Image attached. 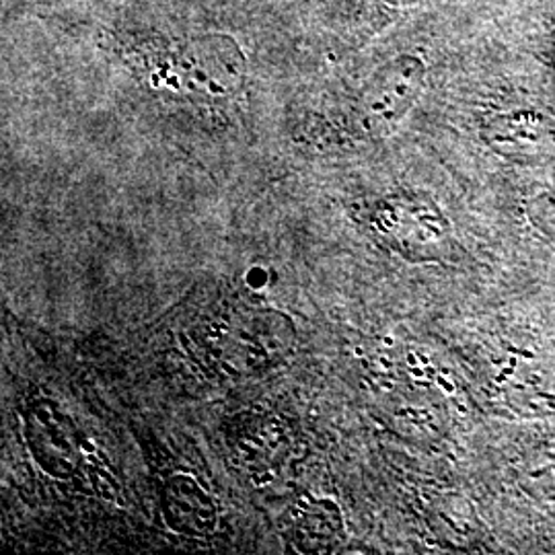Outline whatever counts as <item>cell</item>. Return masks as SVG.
<instances>
[{
    "label": "cell",
    "instance_id": "obj_3",
    "mask_svg": "<svg viewBox=\"0 0 555 555\" xmlns=\"http://www.w3.org/2000/svg\"><path fill=\"white\" fill-rule=\"evenodd\" d=\"M375 227L403 256L437 259L449 243V222L437 204L422 194L401 192L380 199Z\"/></svg>",
    "mask_w": 555,
    "mask_h": 555
},
{
    "label": "cell",
    "instance_id": "obj_4",
    "mask_svg": "<svg viewBox=\"0 0 555 555\" xmlns=\"http://www.w3.org/2000/svg\"><path fill=\"white\" fill-rule=\"evenodd\" d=\"M481 140L516 165L554 163L555 118L541 109L500 112L481 124Z\"/></svg>",
    "mask_w": 555,
    "mask_h": 555
},
{
    "label": "cell",
    "instance_id": "obj_7",
    "mask_svg": "<svg viewBox=\"0 0 555 555\" xmlns=\"http://www.w3.org/2000/svg\"><path fill=\"white\" fill-rule=\"evenodd\" d=\"M387 2H393V4H412V2H420V0H387Z\"/></svg>",
    "mask_w": 555,
    "mask_h": 555
},
{
    "label": "cell",
    "instance_id": "obj_2",
    "mask_svg": "<svg viewBox=\"0 0 555 555\" xmlns=\"http://www.w3.org/2000/svg\"><path fill=\"white\" fill-rule=\"evenodd\" d=\"M426 85V64L416 54L387 60L362 82L352 101L358 126L369 134H387L414 109Z\"/></svg>",
    "mask_w": 555,
    "mask_h": 555
},
{
    "label": "cell",
    "instance_id": "obj_1",
    "mask_svg": "<svg viewBox=\"0 0 555 555\" xmlns=\"http://www.w3.org/2000/svg\"><path fill=\"white\" fill-rule=\"evenodd\" d=\"M128 54L140 79L178 98L227 100L247 80L243 48L219 31L134 40Z\"/></svg>",
    "mask_w": 555,
    "mask_h": 555
},
{
    "label": "cell",
    "instance_id": "obj_5",
    "mask_svg": "<svg viewBox=\"0 0 555 555\" xmlns=\"http://www.w3.org/2000/svg\"><path fill=\"white\" fill-rule=\"evenodd\" d=\"M518 396L527 403H537V412H555V354L535 358L515 378Z\"/></svg>",
    "mask_w": 555,
    "mask_h": 555
},
{
    "label": "cell",
    "instance_id": "obj_6",
    "mask_svg": "<svg viewBox=\"0 0 555 555\" xmlns=\"http://www.w3.org/2000/svg\"><path fill=\"white\" fill-rule=\"evenodd\" d=\"M527 217L541 235L555 241V190H545L529 199Z\"/></svg>",
    "mask_w": 555,
    "mask_h": 555
}]
</instances>
